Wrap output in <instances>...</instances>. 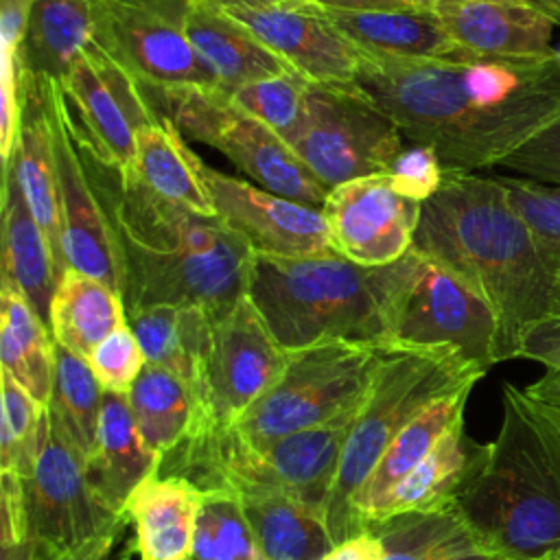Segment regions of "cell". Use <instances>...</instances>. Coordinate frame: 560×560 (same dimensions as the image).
Here are the masks:
<instances>
[{
    "label": "cell",
    "mask_w": 560,
    "mask_h": 560,
    "mask_svg": "<svg viewBox=\"0 0 560 560\" xmlns=\"http://www.w3.org/2000/svg\"><path fill=\"white\" fill-rule=\"evenodd\" d=\"M354 85L444 173L501 166L560 120V59L402 61L365 52Z\"/></svg>",
    "instance_id": "1"
},
{
    "label": "cell",
    "mask_w": 560,
    "mask_h": 560,
    "mask_svg": "<svg viewBox=\"0 0 560 560\" xmlns=\"http://www.w3.org/2000/svg\"><path fill=\"white\" fill-rule=\"evenodd\" d=\"M90 164L118 241L127 315L175 304L214 319L247 295L256 252L241 234L217 214L162 199L138 171L118 173L92 155Z\"/></svg>",
    "instance_id": "2"
},
{
    "label": "cell",
    "mask_w": 560,
    "mask_h": 560,
    "mask_svg": "<svg viewBox=\"0 0 560 560\" xmlns=\"http://www.w3.org/2000/svg\"><path fill=\"white\" fill-rule=\"evenodd\" d=\"M413 247L492 308L499 361L518 359L527 335L560 315V293L538 243L494 177L446 173L420 208Z\"/></svg>",
    "instance_id": "3"
},
{
    "label": "cell",
    "mask_w": 560,
    "mask_h": 560,
    "mask_svg": "<svg viewBox=\"0 0 560 560\" xmlns=\"http://www.w3.org/2000/svg\"><path fill=\"white\" fill-rule=\"evenodd\" d=\"M453 510L501 560L560 547V427L525 389L503 385L501 429Z\"/></svg>",
    "instance_id": "4"
},
{
    "label": "cell",
    "mask_w": 560,
    "mask_h": 560,
    "mask_svg": "<svg viewBox=\"0 0 560 560\" xmlns=\"http://www.w3.org/2000/svg\"><path fill=\"white\" fill-rule=\"evenodd\" d=\"M413 260V247L385 267L357 265L335 252L295 258L256 254L247 295L287 350L328 339L385 348Z\"/></svg>",
    "instance_id": "5"
},
{
    "label": "cell",
    "mask_w": 560,
    "mask_h": 560,
    "mask_svg": "<svg viewBox=\"0 0 560 560\" xmlns=\"http://www.w3.org/2000/svg\"><path fill=\"white\" fill-rule=\"evenodd\" d=\"M352 422L254 442L232 424L197 418L188 435L162 457L158 475H177L203 492H284L328 514L343 444Z\"/></svg>",
    "instance_id": "6"
},
{
    "label": "cell",
    "mask_w": 560,
    "mask_h": 560,
    "mask_svg": "<svg viewBox=\"0 0 560 560\" xmlns=\"http://www.w3.org/2000/svg\"><path fill=\"white\" fill-rule=\"evenodd\" d=\"M483 374L451 348H383L368 396L350 424L326 514L335 542L359 534L352 503L394 438L431 402L475 387Z\"/></svg>",
    "instance_id": "7"
},
{
    "label": "cell",
    "mask_w": 560,
    "mask_h": 560,
    "mask_svg": "<svg viewBox=\"0 0 560 560\" xmlns=\"http://www.w3.org/2000/svg\"><path fill=\"white\" fill-rule=\"evenodd\" d=\"M140 85L142 96L182 136L210 144L265 190L319 206L328 188L306 168L291 144L243 112L217 85Z\"/></svg>",
    "instance_id": "8"
},
{
    "label": "cell",
    "mask_w": 560,
    "mask_h": 560,
    "mask_svg": "<svg viewBox=\"0 0 560 560\" xmlns=\"http://www.w3.org/2000/svg\"><path fill=\"white\" fill-rule=\"evenodd\" d=\"M383 348L328 339L289 350L276 383L232 424L254 442L352 422L372 385Z\"/></svg>",
    "instance_id": "9"
},
{
    "label": "cell",
    "mask_w": 560,
    "mask_h": 560,
    "mask_svg": "<svg viewBox=\"0 0 560 560\" xmlns=\"http://www.w3.org/2000/svg\"><path fill=\"white\" fill-rule=\"evenodd\" d=\"M407 138L354 83H308L304 118L289 140L326 186L387 173Z\"/></svg>",
    "instance_id": "10"
},
{
    "label": "cell",
    "mask_w": 560,
    "mask_h": 560,
    "mask_svg": "<svg viewBox=\"0 0 560 560\" xmlns=\"http://www.w3.org/2000/svg\"><path fill=\"white\" fill-rule=\"evenodd\" d=\"M190 2L94 0L96 44L142 85H217L186 33Z\"/></svg>",
    "instance_id": "11"
},
{
    "label": "cell",
    "mask_w": 560,
    "mask_h": 560,
    "mask_svg": "<svg viewBox=\"0 0 560 560\" xmlns=\"http://www.w3.org/2000/svg\"><path fill=\"white\" fill-rule=\"evenodd\" d=\"M389 346L451 348L488 372L499 363V324L470 287L416 249Z\"/></svg>",
    "instance_id": "12"
},
{
    "label": "cell",
    "mask_w": 560,
    "mask_h": 560,
    "mask_svg": "<svg viewBox=\"0 0 560 560\" xmlns=\"http://www.w3.org/2000/svg\"><path fill=\"white\" fill-rule=\"evenodd\" d=\"M46 107L57 160L66 265L112 284L120 293L122 262L116 232L96 186L90 155L74 133L61 83H46Z\"/></svg>",
    "instance_id": "13"
},
{
    "label": "cell",
    "mask_w": 560,
    "mask_h": 560,
    "mask_svg": "<svg viewBox=\"0 0 560 560\" xmlns=\"http://www.w3.org/2000/svg\"><path fill=\"white\" fill-rule=\"evenodd\" d=\"M22 492L28 536L57 556L127 525L125 514L112 510L90 483L85 457L52 427L35 470L22 479Z\"/></svg>",
    "instance_id": "14"
},
{
    "label": "cell",
    "mask_w": 560,
    "mask_h": 560,
    "mask_svg": "<svg viewBox=\"0 0 560 560\" xmlns=\"http://www.w3.org/2000/svg\"><path fill=\"white\" fill-rule=\"evenodd\" d=\"M61 88L83 149L107 168L136 171V133L158 120L138 81L94 46L77 59Z\"/></svg>",
    "instance_id": "15"
},
{
    "label": "cell",
    "mask_w": 560,
    "mask_h": 560,
    "mask_svg": "<svg viewBox=\"0 0 560 560\" xmlns=\"http://www.w3.org/2000/svg\"><path fill=\"white\" fill-rule=\"evenodd\" d=\"M287 359L289 350L276 341L252 298H241L212 319L199 416L234 424L276 383Z\"/></svg>",
    "instance_id": "16"
},
{
    "label": "cell",
    "mask_w": 560,
    "mask_h": 560,
    "mask_svg": "<svg viewBox=\"0 0 560 560\" xmlns=\"http://www.w3.org/2000/svg\"><path fill=\"white\" fill-rule=\"evenodd\" d=\"M420 208L387 173L337 184L322 203L332 252L365 267L392 265L413 247Z\"/></svg>",
    "instance_id": "17"
},
{
    "label": "cell",
    "mask_w": 560,
    "mask_h": 560,
    "mask_svg": "<svg viewBox=\"0 0 560 560\" xmlns=\"http://www.w3.org/2000/svg\"><path fill=\"white\" fill-rule=\"evenodd\" d=\"M199 173L214 214L241 234L256 254L295 258L332 252L322 208L225 175L203 160H199Z\"/></svg>",
    "instance_id": "18"
},
{
    "label": "cell",
    "mask_w": 560,
    "mask_h": 560,
    "mask_svg": "<svg viewBox=\"0 0 560 560\" xmlns=\"http://www.w3.org/2000/svg\"><path fill=\"white\" fill-rule=\"evenodd\" d=\"M228 13L306 81L354 83L365 52L335 28L317 4L300 0L254 11L232 9Z\"/></svg>",
    "instance_id": "19"
},
{
    "label": "cell",
    "mask_w": 560,
    "mask_h": 560,
    "mask_svg": "<svg viewBox=\"0 0 560 560\" xmlns=\"http://www.w3.org/2000/svg\"><path fill=\"white\" fill-rule=\"evenodd\" d=\"M448 35L468 52L490 59H542L556 55L551 18L512 0H448L431 7Z\"/></svg>",
    "instance_id": "20"
},
{
    "label": "cell",
    "mask_w": 560,
    "mask_h": 560,
    "mask_svg": "<svg viewBox=\"0 0 560 560\" xmlns=\"http://www.w3.org/2000/svg\"><path fill=\"white\" fill-rule=\"evenodd\" d=\"M11 164L22 195L44 230L52 254L61 267L68 269L61 247V210H59V179L52 147L50 118L46 107V83L35 81L22 70V116L18 127Z\"/></svg>",
    "instance_id": "21"
},
{
    "label": "cell",
    "mask_w": 560,
    "mask_h": 560,
    "mask_svg": "<svg viewBox=\"0 0 560 560\" xmlns=\"http://www.w3.org/2000/svg\"><path fill=\"white\" fill-rule=\"evenodd\" d=\"M203 490L177 475H153L125 505L133 527L129 553L138 560H192Z\"/></svg>",
    "instance_id": "22"
},
{
    "label": "cell",
    "mask_w": 560,
    "mask_h": 560,
    "mask_svg": "<svg viewBox=\"0 0 560 560\" xmlns=\"http://www.w3.org/2000/svg\"><path fill=\"white\" fill-rule=\"evenodd\" d=\"M488 455L490 444L472 440L466 433L464 420L455 422L424 459L387 492L370 523L409 512L453 510L459 494L483 468Z\"/></svg>",
    "instance_id": "23"
},
{
    "label": "cell",
    "mask_w": 560,
    "mask_h": 560,
    "mask_svg": "<svg viewBox=\"0 0 560 560\" xmlns=\"http://www.w3.org/2000/svg\"><path fill=\"white\" fill-rule=\"evenodd\" d=\"M332 26L363 52L402 61H470L431 7L396 11H326Z\"/></svg>",
    "instance_id": "24"
},
{
    "label": "cell",
    "mask_w": 560,
    "mask_h": 560,
    "mask_svg": "<svg viewBox=\"0 0 560 560\" xmlns=\"http://www.w3.org/2000/svg\"><path fill=\"white\" fill-rule=\"evenodd\" d=\"M160 464L162 457L140 435L127 394L103 392L96 444L85 459L88 479L98 497L125 514L129 497L142 481L158 475Z\"/></svg>",
    "instance_id": "25"
},
{
    "label": "cell",
    "mask_w": 560,
    "mask_h": 560,
    "mask_svg": "<svg viewBox=\"0 0 560 560\" xmlns=\"http://www.w3.org/2000/svg\"><path fill=\"white\" fill-rule=\"evenodd\" d=\"M186 33L217 85L232 94L236 88L295 72L284 59L269 50L247 26L228 11L192 0L186 18Z\"/></svg>",
    "instance_id": "26"
},
{
    "label": "cell",
    "mask_w": 560,
    "mask_h": 560,
    "mask_svg": "<svg viewBox=\"0 0 560 560\" xmlns=\"http://www.w3.org/2000/svg\"><path fill=\"white\" fill-rule=\"evenodd\" d=\"M61 273L11 164H2V278L22 291L46 326Z\"/></svg>",
    "instance_id": "27"
},
{
    "label": "cell",
    "mask_w": 560,
    "mask_h": 560,
    "mask_svg": "<svg viewBox=\"0 0 560 560\" xmlns=\"http://www.w3.org/2000/svg\"><path fill=\"white\" fill-rule=\"evenodd\" d=\"M147 363L179 376L201 407L203 368L212 343V315L201 306L158 304L127 315Z\"/></svg>",
    "instance_id": "28"
},
{
    "label": "cell",
    "mask_w": 560,
    "mask_h": 560,
    "mask_svg": "<svg viewBox=\"0 0 560 560\" xmlns=\"http://www.w3.org/2000/svg\"><path fill=\"white\" fill-rule=\"evenodd\" d=\"M96 44L94 0H35L20 61L35 81L61 83Z\"/></svg>",
    "instance_id": "29"
},
{
    "label": "cell",
    "mask_w": 560,
    "mask_h": 560,
    "mask_svg": "<svg viewBox=\"0 0 560 560\" xmlns=\"http://www.w3.org/2000/svg\"><path fill=\"white\" fill-rule=\"evenodd\" d=\"M470 392L472 387H464L459 392L438 398L427 409H422L385 448L352 503L359 532L368 527L387 492L424 459V455L455 422L464 420V409Z\"/></svg>",
    "instance_id": "30"
},
{
    "label": "cell",
    "mask_w": 560,
    "mask_h": 560,
    "mask_svg": "<svg viewBox=\"0 0 560 560\" xmlns=\"http://www.w3.org/2000/svg\"><path fill=\"white\" fill-rule=\"evenodd\" d=\"M122 326H127V308L112 284L72 267L61 273L48 319L57 346L88 359L105 337Z\"/></svg>",
    "instance_id": "31"
},
{
    "label": "cell",
    "mask_w": 560,
    "mask_h": 560,
    "mask_svg": "<svg viewBox=\"0 0 560 560\" xmlns=\"http://www.w3.org/2000/svg\"><path fill=\"white\" fill-rule=\"evenodd\" d=\"M265 560H322L335 545L326 516L278 490L238 494Z\"/></svg>",
    "instance_id": "32"
},
{
    "label": "cell",
    "mask_w": 560,
    "mask_h": 560,
    "mask_svg": "<svg viewBox=\"0 0 560 560\" xmlns=\"http://www.w3.org/2000/svg\"><path fill=\"white\" fill-rule=\"evenodd\" d=\"M0 363L2 372L20 383L48 409L55 381L57 343L50 328L35 313L22 291L2 278L0 289Z\"/></svg>",
    "instance_id": "33"
},
{
    "label": "cell",
    "mask_w": 560,
    "mask_h": 560,
    "mask_svg": "<svg viewBox=\"0 0 560 560\" xmlns=\"http://www.w3.org/2000/svg\"><path fill=\"white\" fill-rule=\"evenodd\" d=\"M199 160L184 136L164 118L140 127L136 133V171L140 179L166 201L201 214H214L199 173Z\"/></svg>",
    "instance_id": "34"
},
{
    "label": "cell",
    "mask_w": 560,
    "mask_h": 560,
    "mask_svg": "<svg viewBox=\"0 0 560 560\" xmlns=\"http://www.w3.org/2000/svg\"><path fill=\"white\" fill-rule=\"evenodd\" d=\"M385 560H501L486 549L455 510L409 512L370 523Z\"/></svg>",
    "instance_id": "35"
},
{
    "label": "cell",
    "mask_w": 560,
    "mask_h": 560,
    "mask_svg": "<svg viewBox=\"0 0 560 560\" xmlns=\"http://www.w3.org/2000/svg\"><path fill=\"white\" fill-rule=\"evenodd\" d=\"M144 444L160 457L173 451L201 413L195 392L173 372L147 363L127 392Z\"/></svg>",
    "instance_id": "36"
},
{
    "label": "cell",
    "mask_w": 560,
    "mask_h": 560,
    "mask_svg": "<svg viewBox=\"0 0 560 560\" xmlns=\"http://www.w3.org/2000/svg\"><path fill=\"white\" fill-rule=\"evenodd\" d=\"M101 405L103 387L98 385L88 359L57 346L48 420L50 427L85 459L96 444Z\"/></svg>",
    "instance_id": "37"
},
{
    "label": "cell",
    "mask_w": 560,
    "mask_h": 560,
    "mask_svg": "<svg viewBox=\"0 0 560 560\" xmlns=\"http://www.w3.org/2000/svg\"><path fill=\"white\" fill-rule=\"evenodd\" d=\"M0 472L26 479L35 470L48 440V409L4 372L0 376Z\"/></svg>",
    "instance_id": "38"
},
{
    "label": "cell",
    "mask_w": 560,
    "mask_h": 560,
    "mask_svg": "<svg viewBox=\"0 0 560 560\" xmlns=\"http://www.w3.org/2000/svg\"><path fill=\"white\" fill-rule=\"evenodd\" d=\"M192 560H265L236 494L203 492Z\"/></svg>",
    "instance_id": "39"
},
{
    "label": "cell",
    "mask_w": 560,
    "mask_h": 560,
    "mask_svg": "<svg viewBox=\"0 0 560 560\" xmlns=\"http://www.w3.org/2000/svg\"><path fill=\"white\" fill-rule=\"evenodd\" d=\"M505 190L514 210L529 225L542 260L560 293V188L527 177H494Z\"/></svg>",
    "instance_id": "40"
},
{
    "label": "cell",
    "mask_w": 560,
    "mask_h": 560,
    "mask_svg": "<svg viewBox=\"0 0 560 560\" xmlns=\"http://www.w3.org/2000/svg\"><path fill=\"white\" fill-rule=\"evenodd\" d=\"M308 83L311 81L302 74L289 72L241 85L230 96L243 112L252 114L289 142L304 118Z\"/></svg>",
    "instance_id": "41"
},
{
    "label": "cell",
    "mask_w": 560,
    "mask_h": 560,
    "mask_svg": "<svg viewBox=\"0 0 560 560\" xmlns=\"http://www.w3.org/2000/svg\"><path fill=\"white\" fill-rule=\"evenodd\" d=\"M88 363L103 392L127 394L147 365V357L127 326L105 337L88 357Z\"/></svg>",
    "instance_id": "42"
},
{
    "label": "cell",
    "mask_w": 560,
    "mask_h": 560,
    "mask_svg": "<svg viewBox=\"0 0 560 560\" xmlns=\"http://www.w3.org/2000/svg\"><path fill=\"white\" fill-rule=\"evenodd\" d=\"M387 175L396 192L416 203H424L440 190L446 173L431 147L407 140Z\"/></svg>",
    "instance_id": "43"
},
{
    "label": "cell",
    "mask_w": 560,
    "mask_h": 560,
    "mask_svg": "<svg viewBox=\"0 0 560 560\" xmlns=\"http://www.w3.org/2000/svg\"><path fill=\"white\" fill-rule=\"evenodd\" d=\"M501 166L521 177L560 188V120L510 155Z\"/></svg>",
    "instance_id": "44"
},
{
    "label": "cell",
    "mask_w": 560,
    "mask_h": 560,
    "mask_svg": "<svg viewBox=\"0 0 560 560\" xmlns=\"http://www.w3.org/2000/svg\"><path fill=\"white\" fill-rule=\"evenodd\" d=\"M28 536L22 479L0 472V545L20 542Z\"/></svg>",
    "instance_id": "45"
},
{
    "label": "cell",
    "mask_w": 560,
    "mask_h": 560,
    "mask_svg": "<svg viewBox=\"0 0 560 560\" xmlns=\"http://www.w3.org/2000/svg\"><path fill=\"white\" fill-rule=\"evenodd\" d=\"M518 359L538 361L547 368H560V315L538 326L521 346Z\"/></svg>",
    "instance_id": "46"
},
{
    "label": "cell",
    "mask_w": 560,
    "mask_h": 560,
    "mask_svg": "<svg viewBox=\"0 0 560 560\" xmlns=\"http://www.w3.org/2000/svg\"><path fill=\"white\" fill-rule=\"evenodd\" d=\"M322 560H385V549L372 529H363L341 542H335Z\"/></svg>",
    "instance_id": "47"
},
{
    "label": "cell",
    "mask_w": 560,
    "mask_h": 560,
    "mask_svg": "<svg viewBox=\"0 0 560 560\" xmlns=\"http://www.w3.org/2000/svg\"><path fill=\"white\" fill-rule=\"evenodd\" d=\"M527 396H532L560 427V372L556 368H547L545 374L525 387Z\"/></svg>",
    "instance_id": "48"
},
{
    "label": "cell",
    "mask_w": 560,
    "mask_h": 560,
    "mask_svg": "<svg viewBox=\"0 0 560 560\" xmlns=\"http://www.w3.org/2000/svg\"><path fill=\"white\" fill-rule=\"evenodd\" d=\"M326 11H350V13H363V11H396V9H416L422 7L416 0H308Z\"/></svg>",
    "instance_id": "49"
},
{
    "label": "cell",
    "mask_w": 560,
    "mask_h": 560,
    "mask_svg": "<svg viewBox=\"0 0 560 560\" xmlns=\"http://www.w3.org/2000/svg\"><path fill=\"white\" fill-rule=\"evenodd\" d=\"M59 556L44 542L26 536L20 542L0 545V560H57Z\"/></svg>",
    "instance_id": "50"
},
{
    "label": "cell",
    "mask_w": 560,
    "mask_h": 560,
    "mask_svg": "<svg viewBox=\"0 0 560 560\" xmlns=\"http://www.w3.org/2000/svg\"><path fill=\"white\" fill-rule=\"evenodd\" d=\"M118 536H120V532L98 536V538H94V540H90V542H85V545H81L72 551L61 553L57 560H109Z\"/></svg>",
    "instance_id": "51"
},
{
    "label": "cell",
    "mask_w": 560,
    "mask_h": 560,
    "mask_svg": "<svg viewBox=\"0 0 560 560\" xmlns=\"http://www.w3.org/2000/svg\"><path fill=\"white\" fill-rule=\"evenodd\" d=\"M208 4H214L219 9L232 11V9H267V7H280V4H291L300 0H203Z\"/></svg>",
    "instance_id": "52"
},
{
    "label": "cell",
    "mask_w": 560,
    "mask_h": 560,
    "mask_svg": "<svg viewBox=\"0 0 560 560\" xmlns=\"http://www.w3.org/2000/svg\"><path fill=\"white\" fill-rule=\"evenodd\" d=\"M542 560H560V547H556L551 553H547Z\"/></svg>",
    "instance_id": "53"
},
{
    "label": "cell",
    "mask_w": 560,
    "mask_h": 560,
    "mask_svg": "<svg viewBox=\"0 0 560 560\" xmlns=\"http://www.w3.org/2000/svg\"><path fill=\"white\" fill-rule=\"evenodd\" d=\"M556 52H558V59H560V48H556Z\"/></svg>",
    "instance_id": "54"
},
{
    "label": "cell",
    "mask_w": 560,
    "mask_h": 560,
    "mask_svg": "<svg viewBox=\"0 0 560 560\" xmlns=\"http://www.w3.org/2000/svg\"><path fill=\"white\" fill-rule=\"evenodd\" d=\"M558 372H560V368H558Z\"/></svg>",
    "instance_id": "55"
}]
</instances>
